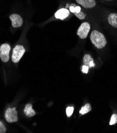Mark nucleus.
<instances>
[{"instance_id": "obj_1", "label": "nucleus", "mask_w": 117, "mask_h": 133, "mask_svg": "<svg viewBox=\"0 0 117 133\" xmlns=\"http://www.w3.org/2000/svg\"><path fill=\"white\" fill-rule=\"evenodd\" d=\"M90 40L94 46L99 49L105 47L107 43L105 37L97 30H94L92 32L90 36Z\"/></svg>"}, {"instance_id": "obj_2", "label": "nucleus", "mask_w": 117, "mask_h": 133, "mask_svg": "<svg viewBox=\"0 0 117 133\" xmlns=\"http://www.w3.org/2000/svg\"><path fill=\"white\" fill-rule=\"evenodd\" d=\"M25 52L24 47L22 45H17L13 50L12 61L15 63H18Z\"/></svg>"}, {"instance_id": "obj_3", "label": "nucleus", "mask_w": 117, "mask_h": 133, "mask_svg": "<svg viewBox=\"0 0 117 133\" xmlns=\"http://www.w3.org/2000/svg\"><path fill=\"white\" fill-rule=\"evenodd\" d=\"M18 112L16 110V108H9L5 114L6 121L9 123L17 122L18 121Z\"/></svg>"}, {"instance_id": "obj_4", "label": "nucleus", "mask_w": 117, "mask_h": 133, "mask_svg": "<svg viewBox=\"0 0 117 133\" xmlns=\"http://www.w3.org/2000/svg\"><path fill=\"white\" fill-rule=\"evenodd\" d=\"M11 47L7 44H3L0 47V58L4 63H6L10 59Z\"/></svg>"}, {"instance_id": "obj_5", "label": "nucleus", "mask_w": 117, "mask_h": 133, "mask_svg": "<svg viewBox=\"0 0 117 133\" xmlns=\"http://www.w3.org/2000/svg\"><path fill=\"white\" fill-rule=\"evenodd\" d=\"M90 30V25L88 22L82 23L77 31V35L81 39H85L87 37Z\"/></svg>"}, {"instance_id": "obj_6", "label": "nucleus", "mask_w": 117, "mask_h": 133, "mask_svg": "<svg viewBox=\"0 0 117 133\" xmlns=\"http://www.w3.org/2000/svg\"><path fill=\"white\" fill-rule=\"evenodd\" d=\"M12 25L14 28H18L22 26L23 21L21 16L18 14H12L10 16Z\"/></svg>"}, {"instance_id": "obj_7", "label": "nucleus", "mask_w": 117, "mask_h": 133, "mask_svg": "<svg viewBox=\"0 0 117 133\" xmlns=\"http://www.w3.org/2000/svg\"><path fill=\"white\" fill-rule=\"evenodd\" d=\"M76 2L85 8H93L96 5L95 0H75Z\"/></svg>"}, {"instance_id": "obj_8", "label": "nucleus", "mask_w": 117, "mask_h": 133, "mask_svg": "<svg viewBox=\"0 0 117 133\" xmlns=\"http://www.w3.org/2000/svg\"><path fill=\"white\" fill-rule=\"evenodd\" d=\"M70 15L69 11L66 8L61 9L58 10L55 14V17L57 19L64 20L67 18Z\"/></svg>"}, {"instance_id": "obj_9", "label": "nucleus", "mask_w": 117, "mask_h": 133, "mask_svg": "<svg viewBox=\"0 0 117 133\" xmlns=\"http://www.w3.org/2000/svg\"><path fill=\"white\" fill-rule=\"evenodd\" d=\"M24 113L29 117H32L35 115V112L33 109L32 105L31 104L28 103L25 105L24 109Z\"/></svg>"}, {"instance_id": "obj_10", "label": "nucleus", "mask_w": 117, "mask_h": 133, "mask_svg": "<svg viewBox=\"0 0 117 133\" xmlns=\"http://www.w3.org/2000/svg\"><path fill=\"white\" fill-rule=\"evenodd\" d=\"M83 63H84V65L88 66L89 68L94 67L95 66L93 63V58L89 54H86L84 56Z\"/></svg>"}, {"instance_id": "obj_11", "label": "nucleus", "mask_w": 117, "mask_h": 133, "mask_svg": "<svg viewBox=\"0 0 117 133\" xmlns=\"http://www.w3.org/2000/svg\"><path fill=\"white\" fill-rule=\"evenodd\" d=\"M108 22L113 27L117 28V14L111 13L108 17Z\"/></svg>"}, {"instance_id": "obj_12", "label": "nucleus", "mask_w": 117, "mask_h": 133, "mask_svg": "<svg viewBox=\"0 0 117 133\" xmlns=\"http://www.w3.org/2000/svg\"><path fill=\"white\" fill-rule=\"evenodd\" d=\"M91 107L90 104L87 103L84 106H83L81 108V109L80 110L79 112L81 115H84L89 112L90 111H91Z\"/></svg>"}, {"instance_id": "obj_13", "label": "nucleus", "mask_w": 117, "mask_h": 133, "mask_svg": "<svg viewBox=\"0 0 117 133\" xmlns=\"http://www.w3.org/2000/svg\"><path fill=\"white\" fill-rule=\"evenodd\" d=\"M117 123V114H113L110 122V125H113Z\"/></svg>"}, {"instance_id": "obj_14", "label": "nucleus", "mask_w": 117, "mask_h": 133, "mask_svg": "<svg viewBox=\"0 0 117 133\" xmlns=\"http://www.w3.org/2000/svg\"><path fill=\"white\" fill-rule=\"evenodd\" d=\"M74 111V108L73 107H68L66 109V113L68 117H70L72 115Z\"/></svg>"}, {"instance_id": "obj_15", "label": "nucleus", "mask_w": 117, "mask_h": 133, "mask_svg": "<svg viewBox=\"0 0 117 133\" xmlns=\"http://www.w3.org/2000/svg\"><path fill=\"white\" fill-rule=\"evenodd\" d=\"M74 14L75 15V16L77 17L78 18H79V19H81V20H82V19H84L85 18V15L84 14V13L80 11V12L79 13H76V12H74Z\"/></svg>"}, {"instance_id": "obj_16", "label": "nucleus", "mask_w": 117, "mask_h": 133, "mask_svg": "<svg viewBox=\"0 0 117 133\" xmlns=\"http://www.w3.org/2000/svg\"><path fill=\"white\" fill-rule=\"evenodd\" d=\"M6 131V128L5 127L4 124L0 122V133H4Z\"/></svg>"}, {"instance_id": "obj_17", "label": "nucleus", "mask_w": 117, "mask_h": 133, "mask_svg": "<svg viewBox=\"0 0 117 133\" xmlns=\"http://www.w3.org/2000/svg\"><path fill=\"white\" fill-rule=\"evenodd\" d=\"M89 68L88 67V66L84 65L82 66V72L83 73H84L87 74V73H88V71H89Z\"/></svg>"}, {"instance_id": "obj_18", "label": "nucleus", "mask_w": 117, "mask_h": 133, "mask_svg": "<svg viewBox=\"0 0 117 133\" xmlns=\"http://www.w3.org/2000/svg\"><path fill=\"white\" fill-rule=\"evenodd\" d=\"M81 9L80 6H75V12H76V13L80 12L81 11Z\"/></svg>"}, {"instance_id": "obj_19", "label": "nucleus", "mask_w": 117, "mask_h": 133, "mask_svg": "<svg viewBox=\"0 0 117 133\" xmlns=\"http://www.w3.org/2000/svg\"><path fill=\"white\" fill-rule=\"evenodd\" d=\"M69 10L70 11V12H72V13H74L75 12V7L72 5H70V8H69Z\"/></svg>"}, {"instance_id": "obj_20", "label": "nucleus", "mask_w": 117, "mask_h": 133, "mask_svg": "<svg viewBox=\"0 0 117 133\" xmlns=\"http://www.w3.org/2000/svg\"><path fill=\"white\" fill-rule=\"evenodd\" d=\"M70 5L69 4H67V5H66V9H67V8H70Z\"/></svg>"}, {"instance_id": "obj_21", "label": "nucleus", "mask_w": 117, "mask_h": 133, "mask_svg": "<svg viewBox=\"0 0 117 133\" xmlns=\"http://www.w3.org/2000/svg\"><path fill=\"white\" fill-rule=\"evenodd\" d=\"M106 1H112V0H106Z\"/></svg>"}]
</instances>
